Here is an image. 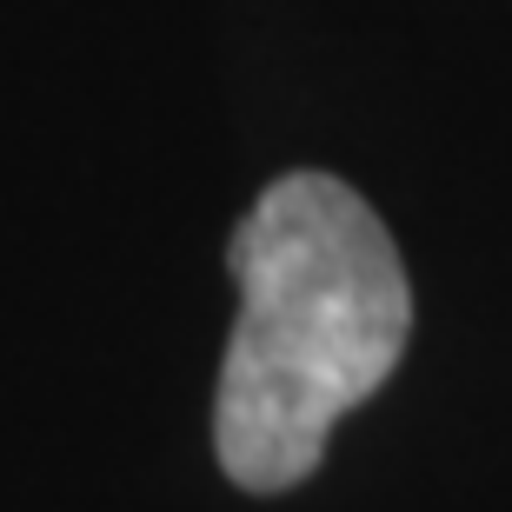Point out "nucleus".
<instances>
[{
    "label": "nucleus",
    "instance_id": "nucleus-1",
    "mask_svg": "<svg viewBox=\"0 0 512 512\" xmlns=\"http://www.w3.org/2000/svg\"><path fill=\"white\" fill-rule=\"evenodd\" d=\"M227 266L240 286L213 453L233 486L286 493L413 340V286L386 220L333 173H280L233 227Z\"/></svg>",
    "mask_w": 512,
    "mask_h": 512
}]
</instances>
